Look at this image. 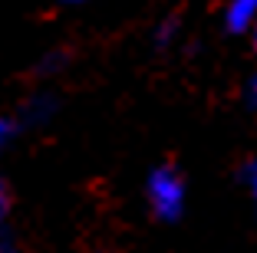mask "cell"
<instances>
[{
	"instance_id": "cell-4",
	"label": "cell",
	"mask_w": 257,
	"mask_h": 253,
	"mask_svg": "<svg viewBox=\"0 0 257 253\" xmlns=\"http://www.w3.org/2000/svg\"><path fill=\"white\" fill-rule=\"evenodd\" d=\"M247 187H250V197L257 201V161L247 164Z\"/></svg>"
},
{
	"instance_id": "cell-6",
	"label": "cell",
	"mask_w": 257,
	"mask_h": 253,
	"mask_svg": "<svg viewBox=\"0 0 257 253\" xmlns=\"http://www.w3.org/2000/svg\"><path fill=\"white\" fill-rule=\"evenodd\" d=\"M247 99H250V105L257 109V76H254V79L247 82Z\"/></svg>"
},
{
	"instance_id": "cell-5",
	"label": "cell",
	"mask_w": 257,
	"mask_h": 253,
	"mask_svg": "<svg viewBox=\"0 0 257 253\" xmlns=\"http://www.w3.org/2000/svg\"><path fill=\"white\" fill-rule=\"evenodd\" d=\"M172 37H175V23L168 20L165 27H162V30H159V43H168V40H172Z\"/></svg>"
},
{
	"instance_id": "cell-3",
	"label": "cell",
	"mask_w": 257,
	"mask_h": 253,
	"mask_svg": "<svg viewBox=\"0 0 257 253\" xmlns=\"http://www.w3.org/2000/svg\"><path fill=\"white\" fill-rule=\"evenodd\" d=\"M20 128H23V119H17V115H4V122H0V138L10 145L17 135H20Z\"/></svg>"
},
{
	"instance_id": "cell-9",
	"label": "cell",
	"mask_w": 257,
	"mask_h": 253,
	"mask_svg": "<svg viewBox=\"0 0 257 253\" xmlns=\"http://www.w3.org/2000/svg\"><path fill=\"white\" fill-rule=\"evenodd\" d=\"M254 37H257V30H254Z\"/></svg>"
},
{
	"instance_id": "cell-1",
	"label": "cell",
	"mask_w": 257,
	"mask_h": 253,
	"mask_svg": "<svg viewBox=\"0 0 257 253\" xmlns=\"http://www.w3.org/2000/svg\"><path fill=\"white\" fill-rule=\"evenodd\" d=\"M145 197L159 220H178L185 210V178L175 168L162 164L145 181Z\"/></svg>"
},
{
	"instance_id": "cell-7",
	"label": "cell",
	"mask_w": 257,
	"mask_h": 253,
	"mask_svg": "<svg viewBox=\"0 0 257 253\" xmlns=\"http://www.w3.org/2000/svg\"><path fill=\"white\" fill-rule=\"evenodd\" d=\"M56 4H66V7H76V4H83V0H56Z\"/></svg>"
},
{
	"instance_id": "cell-2",
	"label": "cell",
	"mask_w": 257,
	"mask_h": 253,
	"mask_svg": "<svg viewBox=\"0 0 257 253\" xmlns=\"http://www.w3.org/2000/svg\"><path fill=\"white\" fill-rule=\"evenodd\" d=\"M224 27L231 33H250V30H257V0H227V7H224Z\"/></svg>"
},
{
	"instance_id": "cell-8",
	"label": "cell",
	"mask_w": 257,
	"mask_h": 253,
	"mask_svg": "<svg viewBox=\"0 0 257 253\" xmlns=\"http://www.w3.org/2000/svg\"><path fill=\"white\" fill-rule=\"evenodd\" d=\"M7 253H14V250H10V246H7Z\"/></svg>"
}]
</instances>
